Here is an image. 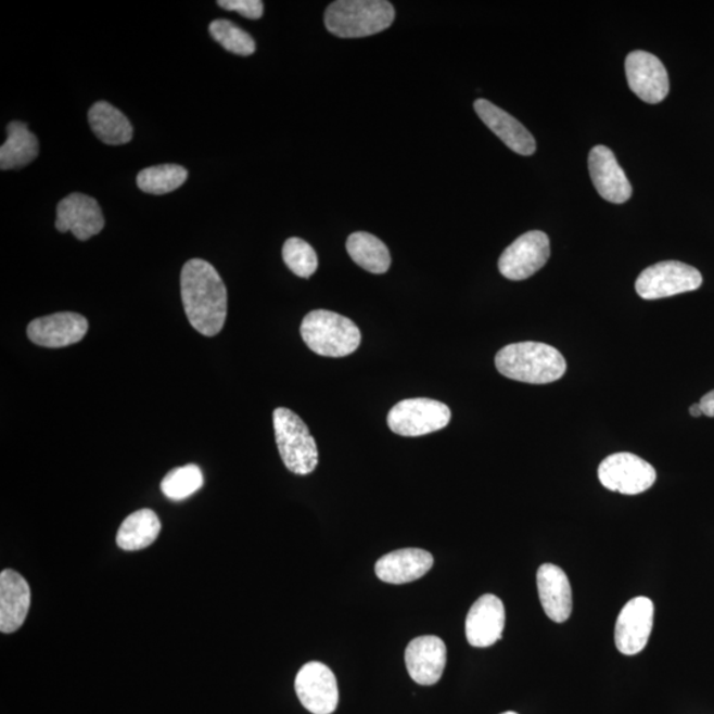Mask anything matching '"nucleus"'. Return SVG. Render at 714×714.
Here are the masks:
<instances>
[{"label":"nucleus","instance_id":"1","mask_svg":"<svg viewBox=\"0 0 714 714\" xmlns=\"http://www.w3.org/2000/svg\"><path fill=\"white\" fill-rule=\"evenodd\" d=\"M181 301L191 326L204 336H215L226 324L228 292L209 263L193 258L180 276Z\"/></svg>","mask_w":714,"mask_h":714},{"label":"nucleus","instance_id":"2","mask_svg":"<svg viewBox=\"0 0 714 714\" xmlns=\"http://www.w3.org/2000/svg\"><path fill=\"white\" fill-rule=\"evenodd\" d=\"M495 366L505 378L526 384H549L566 372L564 356L548 344L513 343L495 356Z\"/></svg>","mask_w":714,"mask_h":714},{"label":"nucleus","instance_id":"3","mask_svg":"<svg viewBox=\"0 0 714 714\" xmlns=\"http://www.w3.org/2000/svg\"><path fill=\"white\" fill-rule=\"evenodd\" d=\"M395 15L385 0H337L327 8L324 23L337 38H367L388 29Z\"/></svg>","mask_w":714,"mask_h":714},{"label":"nucleus","instance_id":"4","mask_svg":"<svg viewBox=\"0 0 714 714\" xmlns=\"http://www.w3.org/2000/svg\"><path fill=\"white\" fill-rule=\"evenodd\" d=\"M307 347L324 357H346L361 343V332L353 320L329 310L308 313L301 324Z\"/></svg>","mask_w":714,"mask_h":714},{"label":"nucleus","instance_id":"5","mask_svg":"<svg viewBox=\"0 0 714 714\" xmlns=\"http://www.w3.org/2000/svg\"><path fill=\"white\" fill-rule=\"evenodd\" d=\"M273 423L278 450L288 470L296 475L314 473L319 452L317 442L304 420L288 408H277Z\"/></svg>","mask_w":714,"mask_h":714},{"label":"nucleus","instance_id":"6","mask_svg":"<svg viewBox=\"0 0 714 714\" xmlns=\"http://www.w3.org/2000/svg\"><path fill=\"white\" fill-rule=\"evenodd\" d=\"M451 410L432 398H408L399 401L388 413V426L403 437H421L449 425Z\"/></svg>","mask_w":714,"mask_h":714},{"label":"nucleus","instance_id":"7","mask_svg":"<svg viewBox=\"0 0 714 714\" xmlns=\"http://www.w3.org/2000/svg\"><path fill=\"white\" fill-rule=\"evenodd\" d=\"M703 284V276L691 265L663 262L641 271L635 289L640 298L652 301L694 292Z\"/></svg>","mask_w":714,"mask_h":714},{"label":"nucleus","instance_id":"8","mask_svg":"<svg viewBox=\"0 0 714 714\" xmlns=\"http://www.w3.org/2000/svg\"><path fill=\"white\" fill-rule=\"evenodd\" d=\"M599 482L610 492L638 495L656 482V471L649 462L632 452H616L603 459L598 468Z\"/></svg>","mask_w":714,"mask_h":714},{"label":"nucleus","instance_id":"9","mask_svg":"<svg viewBox=\"0 0 714 714\" xmlns=\"http://www.w3.org/2000/svg\"><path fill=\"white\" fill-rule=\"evenodd\" d=\"M549 257L548 235L540 231L526 232L501 253L499 270L507 280L524 281L544 268Z\"/></svg>","mask_w":714,"mask_h":714},{"label":"nucleus","instance_id":"10","mask_svg":"<svg viewBox=\"0 0 714 714\" xmlns=\"http://www.w3.org/2000/svg\"><path fill=\"white\" fill-rule=\"evenodd\" d=\"M295 692L301 704L314 714H331L339 703L334 673L323 663L310 662L295 677Z\"/></svg>","mask_w":714,"mask_h":714},{"label":"nucleus","instance_id":"11","mask_svg":"<svg viewBox=\"0 0 714 714\" xmlns=\"http://www.w3.org/2000/svg\"><path fill=\"white\" fill-rule=\"evenodd\" d=\"M653 603L650 598H633L621 610L615 625V646L623 655L633 656L646 649L653 626Z\"/></svg>","mask_w":714,"mask_h":714},{"label":"nucleus","instance_id":"12","mask_svg":"<svg viewBox=\"0 0 714 714\" xmlns=\"http://www.w3.org/2000/svg\"><path fill=\"white\" fill-rule=\"evenodd\" d=\"M628 87L647 104H659L670 92L667 69L656 56L634 51L626 59Z\"/></svg>","mask_w":714,"mask_h":714},{"label":"nucleus","instance_id":"13","mask_svg":"<svg viewBox=\"0 0 714 714\" xmlns=\"http://www.w3.org/2000/svg\"><path fill=\"white\" fill-rule=\"evenodd\" d=\"M104 227V215L93 197L84 193H71L58 204L59 232H72L76 239L87 241L101 233Z\"/></svg>","mask_w":714,"mask_h":714},{"label":"nucleus","instance_id":"14","mask_svg":"<svg viewBox=\"0 0 714 714\" xmlns=\"http://www.w3.org/2000/svg\"><path fill=\"white\" fill-rule=\"evenodd\" d=\"M89 329L81 314L58 313L33 320L27 327L29 341L46 348H63L82 341Z\"/></svg>","mask_w":714,"mask_h":714},{"label":"nucleus","instance_id":"15","mask_svg":"<svg viewBox=\"0 0 714 714\" xmlns=\"http://www.w3.org/2000/svg\"><path fill=\"white\" fill-rule=\"evenodd\" d=\"M505 604L499 597L484 595L470 609L466 619V638L471 646L486 649L503 637Z\"/></svg>","mask_w":714,"mask_h":714},{"label":"nucleus","instance_id":"16","mask_svg":"<svg viewBox=\"0 0 714 714\" xmlns=\"http://www.w3.org/2000/svg\"><path fill=\"white\" fill-rule=\"evenodd\" d=\"M446 661V645L434 635L411 640L405 651V664L409 676L420 686L437 684L444 675Z\"/></svg>","mask_w":714,"mask_h":714},{"label":"nucleus","instance_id":"17","mask_svg":"<svg viewBox=\"0 0 714 714\" xmlns=\"http://www.w3.org/2000/svg\"><path fill=\"white\" fill-rule=\"evenodd\" d=\"M589 171L599 195L610 203H626L633 195L630 180L616 161L613 151L596 146L589 154Z\"/></svg>","mask_w":714,"mask_h":714},{"label":"nucleus","instance_id":"18","mask_svg":"<svg viewBox=\"0 0 714 714\" xmlns=\"http://www.w3.org/2000/svg\"><path fill=\"white\" fill-rule=\"evenodd\" d=\"M474 109L483 120V124L494 132L496 137L501 139V142L515 151L519 155L530 156L536 151V141L534 136L531 135L525 127L508 114L487 100H476Z\"/></svg>","mask_w":714,"mask_h":714},{"label":"nucleus","instance_id":"19","mask_svg":"<svg viewBox=\"0 0 714 714\" xmlns=\"http://www.w3.org/2000/svg\"><path fill=\"white\" fill-rule=\"evenodd\" d=\"M31 589L20 573L4 569L0 573V632L11 634L20 630L26 621Z\"/></svg>","mask_w":714,"mask_h":714},{"label":"nucleus","instance_id":"20","mask_svg":"<svg viewBox=\"0 0 714 714\" xmlns=\"http://www.w3.org/2000/svg\"><path fill=\"white\" fill-rule=\"evenodd\" d=\"M537 590L550 621L564 623L572 615V586L561 568L544 564L537 571Z\"/></svg>","mask_w":714,"mask_h":714},{"label":"nucleus","instance_id":"21","mask_svg":"<svg viewBox=\"0 0 714 714\" xmlns=\"http://www.w3.org/2000/svg\"><path fill=\"white\" fill-rule=\"evenodd\" d=\"M433 564V556L426 550L405 548L381 557L374 566V572L383 583L403 585L425 576Z\"/></svg>","mask_w":714,"mask_h":714},{"label":"nucleus","instance_id":"22","mask_svg":"<svg viewBox=\"0 0 714 714\" xmlns=\"http://www.w3.org/2000/svg\"><path fill=\"white\" fill-rule=\"evenodd\" d=\"M89 125L94 135L105 144L119 146L129 143L132 139V126L123 112L109 104L99 101L90 107L88 113Z\"/></svg>","mask_w":714,"mask_h":714},{"label":"nucleus","instance_id":"23","mask_svg":"<svg viewBox=\"0 0 714 714\" xmlns=\"http://www.w3.org/2000/svg\"><path fill=\"white\" fill-rule=\"evenodd\" d=\"M8 141L0 148V168L20 169L38 158L39 141L26 124L14 120L8 126Z\"/></svg>","mask_w":714,"mask_h":714},{"label":"nucleus","instance_id":"24","mask_svg":"<svg viewBox=\"0 0 714 714\" xmlns=\"http://www.w3.org/2000/svg\"><path fill=\"white\" fill-rule=\"evenodd\" d=\"M162 530L161 520L154 511L139 510L125 519L117 534V546L124 550H141L156 540Z\"/></svg>","mask_w":714,"mask_h":714},{"label":"nucleus","instance_id":"25","mask_svg":"<svg viewBox=\"0 0 714 714\" xmlns=\"http://www.w3.org/2000/svg\"><path fill=\"white\" fill-rule=\"evenodd\" d=\"M349 257L372 275H384L391 268V253L383 241L371 233L356 232L347 240Z\"/></svg>","mask_w":714,"mask_h":714},{"label":"nucleus","instance_id":"26","mask_svg":"<svg viewBox=\"0 0 714 714\" xmlns=\"http://www.w3.org/2000/svg\"><path fill=\"white\" fill-rule=\"evenodd\" d=\"M189 179V173L179 165H160L142 169L138 174L139 190L151 195H166L180 189Z\"/></svg>","mask_w":714,"mask_h":714},{"label":"nucleus","instance_id":"27","mask_svg":"<svg viewBox=\"0 0 714 714\" xmlns=\"http://www.w3.org/2000/svg\"><path fill=\"white\" fill-rule=\"evenodd\" d=\"M203 484L202 470L196 464H187L183 468L169 471L165 480L162 481V492L168 499L180 501L197 493Z\"/></svg>","mask_w":714,"mask_h":714},{"label":"nucleus","instance_id":"28","mask_svg":"<svg viewBox=\"0 0 714 714\" xmlns=\"http://www.w3.org/2000/svg\"><path fill=\"white\" fill-rule=\"evenodd\" d=\"M209 34L228 52L239 54V56H251L256 52V41L231 21L219 20L212 22Z\"/></svg>","mask_w":714,"mask_h":714},{"label":"nucleus","instance_id":"29","mask_svg":"<svg viewBox=\"0 0 714 714\" xmlns=\"http://www.w3.org/2000/svg\"><path fill=\"white\" fill-rule=\"evenodd\" d=\"M282 257L295 276L310 278L318 269V256L314 247L298 238L284 242Z\"/></svg>","mask_w":714,"mask_h":714},{"label":"nucleus","instance_id":"30","mask_svg":"<svg viewBox=\"0 0 714 714\" xmlns=\"http://www.w3.org/2000/svg\"><path fill=\"white\" fill-rule=\"evenodd\" d=\"M217 4L221 9L239 12L240 15L247 20H259L264 14V3L262 0H219Z\"/></svg>","mask_w":714,"mask_h":714},{"label":"nucleus","instance_id":"31","mask_svg":"<svg viewBox=\"0 0 714 714\" xmlns=\"http://www.w3.org/2000/svg\"><path fill=\"white\" fill-rule=\"evenodd\" d=\"M699 404L704 416L714 417V391L706 393Z\"/></svg>","mask_w":714,"mask_h":714},{"label":"nucleus","instance_id":"32","mask_svg":"<svg viewBox=\"0 0 714 714\" xmlns=\"http://www.w3.org/2000/svg\"><path fill=\"white\" fill-rule=\"evenodd\" d=\"M689 413H691L692 417H696V419H699V417L704 416L703 410H701L700 404H693L691 408H689Z\"/></svg>","mask_w":714,"mask_h":714},{"label":"nucleus","instance_id":"33","mask_svg":"<svg viewBox=\"0 0 714 714\" xmlns=\"http://www.w3.org/2000/svg\"><path fill=\"white\" fill-rule=\"evenodd\" d=\"M501 714H518V713H515V712H506V713H501Z\"/></svg>","mask_w":714,"mask_h":714}]
</instances>
